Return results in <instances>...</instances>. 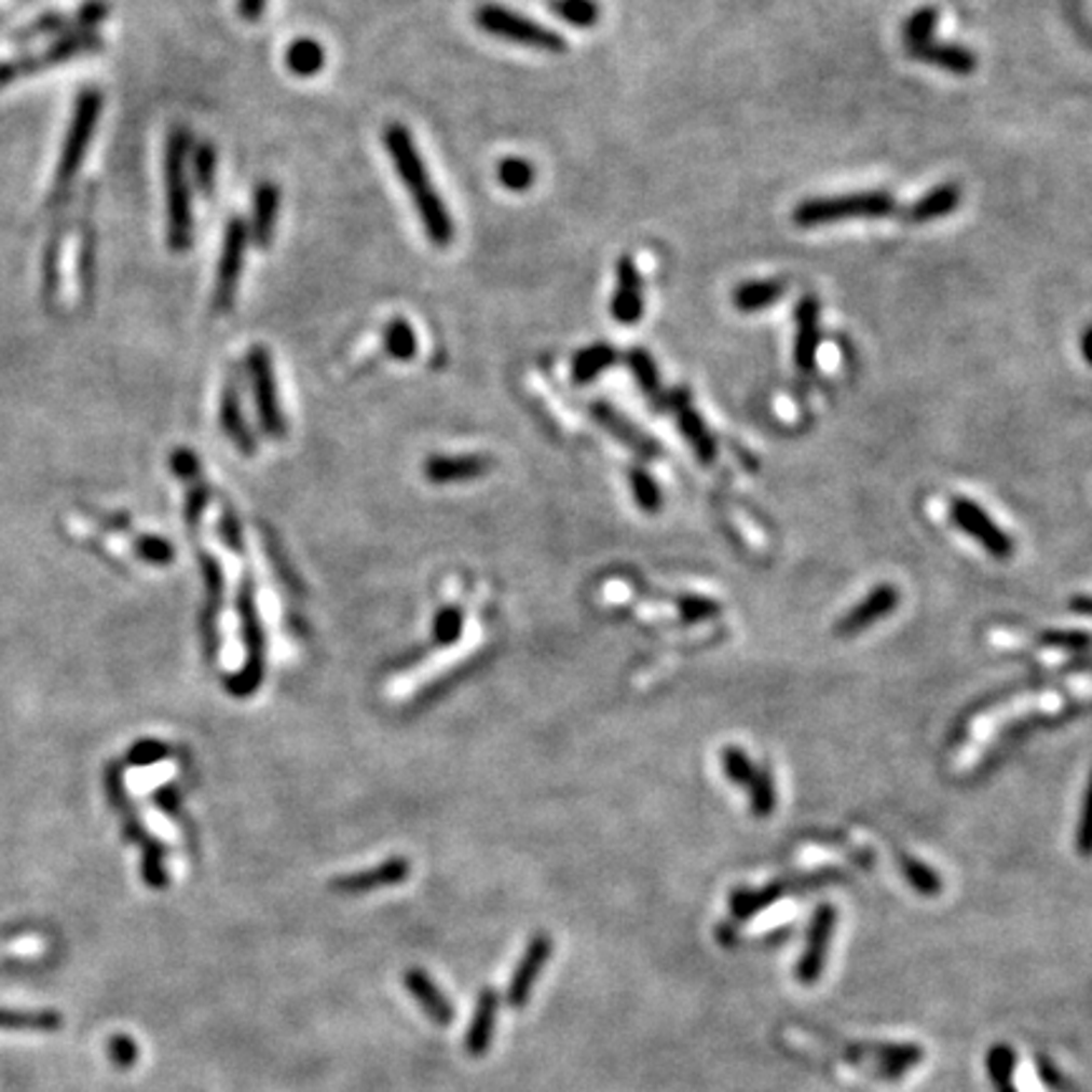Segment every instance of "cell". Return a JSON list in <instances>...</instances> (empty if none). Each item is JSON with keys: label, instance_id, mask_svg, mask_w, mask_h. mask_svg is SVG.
<instances>
[{"label": "cell", "instance_id": "cell-1", "mask_svg": "<svg viewBox=\"0 0 1092 1092\" xmlns=\"http://www.w3.org/2000/svg\"><path fill=\"white\" fill-rule=\"evenodd\" d=\"M382 145L393 160L395 173L400 177L402 188L408 190L412 208H415L420 223H423V231L427 238H431L433 246L448 248L453 243L455 226L453 216H450L446 201H442L438 190L433 186V177L427 173V165L423 154L418 152L415 139H412L410 129L400 122H390L385 129H382Z\"/></svg>", "mask_w": 1092, "mask_h": 1092}, {"label": "cell", "instance_id": "cell-2", "mask_svg": "<svg viewBox=\"0 0 1092 1092\" xmlns=\"http://www.w3.org/2000/svg\"><path fill=\"white\" fill-rule=\"evenodd\" d=\"M188 147L190 132L173 129L165 150V188H167V243L175 254H186L193 243V205H190L188 182Z\"/></svg>", "mask_w": 1092, "mask_h": 1092}, {"label": "cell", "instance_id": "cell-3", "mask_svg": "<svg viewBox=\"0 0 1092 1092\" xmlns=\"http://www.w3.org/2000/svg\"><path fill=\"white\" fill-rule=\"evenodd\" d=\"M896 213H900L898 201L888 190H858V193L802 201L794 208L792 220L800 228H819L840 223V220L888 218Z\"/></svg>", "mask_w": 1092, "mask_h": 1092}, {"label": "cell", "instance_id": "cell-4", "mask_svg": "<svg viewBox=\"0 0 1092 1092\" xmlns=\"http://www.w3.org/2000/svg\"><path fill=\"white\" fill-rule=\"evenodd\" d=\"M476 26L493 39L516 43V46L546 51V54H564L567 41L555 28L538 24V21L523 16V13L506 9L499 3H483L474 13Z\"/></svg>", "mask_w": 1092, "mask_h": 1092}, {"label": "cell", "instance_id": "cell-5", "mask_svg": "<svg viewBox=\"0 0 1092 1092\" xmlns=\"http://www.w3.org/2000/svg\"><path fill=\"white\" fill-rule=\"evenodd\" d=\"M238 615H241V634L243 643L248 647V660L246 668L241 670L238 675L228 681V691L233 696H250L258 688L263 678V627L261 619H258L256 612V600H254V585L246 577L241 582V595H238Z\"/></svg>", "mask_w": 1092, "mask_h": 1092}, {"label": "cell", "instance_id": "cell-6", "mask_svg": "<svg viewBox=\"0 0 1092 1092\" xmlns=\"http://www.w3.org/2000/svg\"><path fill=\"white\" fill-rule=\"evenodd\" d=\"M248 223L243 218H231L223 233V248H220V261L216 273V291H213V306L216 312H231L235 294H238L243 263H246L248 250Z\"/></svg>", "mask_w": 1092, "mask_h": 1092}, {"label": "cell", "instance_id": "cell-7", "mask_svg": "<svg viewBox=\"0 0 1092 1092\" xmlns=\"http://www.w3.org/2000/svg\"><path fill=\"white\" fill-rule=\"evenodd\" d=\"M246 365L250 374V387H254L256 412L258 420H261V431L269 438H284L286 415L282 412V405H278V390L276 378H273V361L269 350L265 346H254L248 352Z\"/></svg>", "mask_w": 1092, "mask_h": 1092}, {"label": "cell", "instance_id": "cell-8", "mask_svg": "<svg viewBox=\"0 0 1092 1092\" xmlns=\"http://www.w3.org/2000/svg\"><path fill=\"white\" fill-rule=\"evenodd\" d=\"M101 112V97L97 92H84L77 101V109H73V120L69 127V135H66V145L62 152V160H58L56 169V186L64 188L69 186L71 177L77 175V169L84 160L88 139H92L94 124H97V117Z\"/></svg>", "mask_w": 1092, "mask_h": 1092}, {"label": "cell", "instance_id": "cell-9", "mask_svg": "<svg viewBox=\"0 0 1092 1092\" xmlns=\"http://www.w3.org/2000/svg\"><path fill=\"white\" fill-rule=\"evenodd\" d=\"M951 519H954V523L964 531V534L977 538L981 549H984L988 557L1009 559L1014 555L1012 536L1005 534L999 523H996L977 501L961 496L951 501Z\"/></svg>", "mask_w": 1092, "mask_h": 1092}, {"label": "cell", "instance_id": "cell-10", "mask_svg": "<svg viewBox=\"0 0 1092 1092\" xmlns=\"http://www.w3.org/2000/svg\"><path fill=\"white\" fill-rule=\"evenodd\" d=\"M551 948H555V943H551V939L546 933H536L534 939L529 941V946H527V951H523L521 961L516 964V971H514L511 981H508V988H506L508 1007L521 1009V1007L529 1005L531 992H534V984H536L538 973H542L544 966L549 964Z\"/></svg>", "mask_w": 1092, "mask_h": 1092}, {"label": "cell", "instance_id": "cell-11", "mask_svg": "<svg viewBox=\"0 0 1092 1092\" xmlns=\"http://www.w3.org/2000/svg\"><path fill=\"white\" fill-rule=\"evenodd\" d=\"M663 410L673 412L675 420H678V427H681L685 440H688L693 450H696L698 459L704 463H713L715 453H719V448H715V438L711 435V431H708L704 418L693 410L688 390L675 387V390H670V393H666Z\"/></svg>", "mask_w": 1092, "mask_h": 1092}, {"label": "cell", "instance_id": "cell-12", "mask_svg": "<svg viewBox=\"0 0 1092 1092\" xmlns=\"http://www.w3.org/2000/svg\"><path fill=\"white\" fill-rule=\"evenodd\" d=\"M898 602L900 592L896 585H877L873 592L862 597L847 615H843V619H840L835 627V634H840V638H855V634L870 630V627L881 623L883 617L892 615Z\"/></svg>", "mask_w": 1092, "mask_h": 1092}, {"label": "cell", "instance_id": "cell-13", "mask_svg": "<svg viewBox=\"0 0 1092 1092\" xmlns=\"http://www.w3.org/2000/svg\"><path fill=\"white\" fill-rule=\"evenodd\" d=\"M610 312L623 327H632L643 319L645 297H643V276L632 256H623L617 261V289L612 294Z\"/></svg>", "mask_w": 1092, "mask_h": 1092}, {"label": "cell", "instance_id": "cell-14", "mask_svg": "<svg viewBox=\"0 0 1092 1092\" xmlns=\"http://www.w3.org/2000/svg\"><path fill=\"white\" fill-rule=\"evenodd\" d=\"M796 335H794V365L802 374L815 372V361L822 342V329H819V299L807 297L800 299L794 312Z\"/></svg>", "mask_w": 1092, "mask_h": 1092}, {"label": "cell", "instance_id": "cell-15", "mask_svg": "<svg viewBox=\"0 0 1092 1092\" xmlns=\"http://www.w3.org/2000/svg\"><path fill=\"white\" fill-rule=\"evenodd\" d=\"M410 877V862L405 858H390L372 870H361V873L342 875L337 881H331V890L342 892V896H361V892H372L378 888H390V885H400Z\"/></svg>", "mask_w": 1092, "mask_h": 1092}, {"label": "cell", "instance_id": "cell-16", "mask_svg": "<svg viewBox=\"0 0 1092 1092\" xmlns=\"http://www.w3.org/2000/svg\"><path fill=\"white\" fill-rule=\"evenodd\" d=\"M405 988H408L412 999L418 1001V1007L423 1009V1014L438 1027H448L455 1020V1009L450 1005V999L440 992V986L427 977L423 969H408L405 971Z\"/></svg>", "mask_w": 1092, "mask_h": 1092}, {"label": "cell", "instance_id": "cell-17", "mask_svg": "<svg viewBox=\"0 0 1092 1092\" xmlns=\"http://www.w3.org/2000/svg\"><path fill=\"white\" fill-rule=\"evenodd\" d=\"M493 461L489 455L466 453V455H433L425 461L423 474L431 483H455L474 481L491 470Z\"/></svg>", "mask_w": 1092, "mask_h": 1092}, {"label": "cell", "instance_id": "cell-18", "mask_svg": "<svg viewBox=\"0 0 1092 1092\" xmlns=\"http://www.w3.org/2000/svg\"><path fill=\"white\" fill-rule=\"evenodd\" d=\"M589 412H592V418L604 427V431H608L610 435H615L619 442H625V446L634 450L638 455H643V459H658L660 455L658 442H655L653 438H647L645 433H640L638 427H634L627 418L619 415L612 405L597 400V402L589 405Z\"/></svg>", "mask_w": 1092, "mask_h": 1092}, {"label": "cell", "instance_id": "cell-19", "mask_svg": "<svg viewBox=\"0 0 1092 1092\" xmlns=\"http://www.w3.org/2000/svg\"><path fill=\"white\" fill-rule=\"evenodd\" d=\"M278 208H282V190H278L276 182L265 180L256 188L254 195V210H250V223H248V235L258 248H269L273 241V233H276V220H278Z\"/></svg>", "mask_w": 1092, "mask_h": 1092}, {"label": "cell", "instance_id": "cell-20", "mask_svg": "<svg viewBox=\"0 0 1092 1092\" xmlns=\"http://www.w3.org/2000/svg\"><path fill=\"white\" fill-rule=\"evenodd\" d=\"M496 1016H499V992L496 988L486 986L483 992L478 994L474 1020H470L466 1042H463L470 1057H486V1052L491 1050L493 1032H496Z\"/></svg>", "mask_w": 1092, "mask_h": 1092}, {"label": "cell", "instance_id": "cell-21", "mask_svg": "<svg viewBox=\"0 0 1092 1092\" xmlns=\"http://www.w3.org/2000/svg\"><path fill=\"white\" fill-rule=\"evenodd\" d=\"M958 203H961V188L954 186V182H946V186L928 190L924 197H918L916 203L907 205L905 210H900V218H903L907 226H926L939 218L951 216V213L958 208Z\"/></svg>", "mask_w": 1092, "mask_h": 1092}, {"label": "cell", "instance_id": "cell-22", "mask_svg": "<svg viewBox=\"0 0 1092 1092\" xmlns=\"http://www.w3.org/2000/svg\"><path fill=\"white\" fill-rule=\"evenodd\" d=\"M835 875H837L835 870H822V873L796 877V881H781L777 885H772V888H764V890H759V892L741 890V892H736V896L732 898L734 913L739 918H749L751 913L762 911V907L766 903H772V900H777L781 896H787V892H792V888H807V885H822V883L832 881V877H835Z\"/></svg>", "mask_w": 1092, "mask_h": 1092}, {"label": "cell", "instance_id": "cell-23", "mask_svg": "<svg viewBox=\"0 0 1092 1092\" xmlns=\"http://www.w3.org/2000/svg\"><path fill=\"white\" fill-rule=\"evenodd\" d=\"M916 62L939 66L943 71L951 73H971L977 69V54L964 46H956V43H939L936 39L920 43V46L907 49Z\"/></svg>", "mask_w": 1092, "mask_h": 1092}, {"label": "cell", "instance_id": "cell-24", "mask_svg": "<svg viewBox=\"0 0 1092 1092\" xmlns=\"http://www.w3.org/2000/svg\"><path fill=\"white\" fill-rule=\"evenodd\" d=\"M220 427H223V433L233 440V446L238 448L241 453L246 455L256 453V438L254 433H250V427L246 425L238 390L233 385H228L223 397H220Z\"/></svg>", "mask_w": 1092, "mask_h": 1092}, {"label": "cell", "instance_id": "cell-25", "mask_svg": "<svg viewBox=\"0 0 1092 1092\" xmlns=\"http://www.w3.org/2000/svg\"><path fill=\"white\" fill-rule=\"evenodd\" d=\"M625 361L630 367L634 382L643 390V395L653 402L655 410H663V402H666V393L660 387V372L658 365H655L653 354L643 350V346H632V350L625 352Z\"/></svg>", "mask_w": 1092, "mask_h": 1092}, {"label": "cell", "instance_id": "cell-26", "mask_svg": "<svg viewBox=\"0 0 1092 1092\" xmlns=\"http://www.w3.org/2000/svg\"><path fill=\"white\" fill-rule=\"evenodd\" d=\"M787 294L784 278H762V282H747L734 291V304L743 314L762 312L777 304Z\"/></svg>", "mask_w": 1092, "mask_h": 1092}, {"label": "cell", "instance_id": "cell-27", "mask_svg": "<svg viewBox=\"0 0 1092 1092\" xmlns=\"http://www.w3.org/2000/svg\"><path fill=\"white\" fill-rule=\"evenodd\" d=\"M617 357V350L608 342H595L592 346H585L572 361V382L574 385H587V382L600 378L604 370H610Z\"/></svg>", "mask_w": 1092, "mask_h": 1092}, {"label": "cell", "instance_id": "cell-28", "mask_svg": "<svg viewBox=\"0 0 1092 1092\" xmlns=\"http://www.w3.org/2000/svg\"><path fill=\"white\" fill-rule=\"evenodd\" d=\"M324 64H327V51L319 41L309 39V36H301L286 49V66L297 77H314L324 69Z\"/></svg>", "mask_w": 1092, "mask_h": 1092}, {"label": "cell", "instance_id": "cell-29", "mask_svg": "<svg viewBox=\"0 0 1092 1092\" xmlns=\"http://www.w3.org/2000/svg\"><path fill=\"white\" fill-rule=\"evenodd\" d=\"M832 926H835V907L819 905L817 913H815V920H811V926H809L807 956H804V969H811V973H815L819 961H822L824 946H828V941L832 936Z\"/></svg>", "mask_w": 1092, "mask_h": 1092}, {"label": "cell", "instance_id": "cell-30", "mask_svg": "<svg viewBox=\"0 0 1092 1092\" xmlns=\"http://www.w3.org/2000/svg\"><path fill=\"white\" fill-rule=\"evenodd\" d=\"M382 346H385V352L393 359L405 361V359L415 357L418 337H415V331H412L410 322L400 319V316L390 319L385 324V329H382Z\"/></svg>", "mask_w": 1092, "mask_h": 1092}, {"label": "cell", "instance_id": "cell-31", "mask_svg": "<svg viewBox=\"0 0 1092 1092\" xmlns=\"http://www.w3.org/2000/svg\"><path fill=\"white\" fill-rule=\"evenodd\" d=\"M747 794H749L751 811H754V817H759V819L772 817L774 807H777V784H774V774H772L769 766H756V774H754V779L749 781Z\"/></svg>", "mask_w": 1092, "mask_h": 1092}, {"label": "cell", "instance_id": "cell-32", "mask_svg": "<svg viewBox=\"0 0 1092 1092\" xmlns=\"http://www.w3.org/2000/svg\"><path fill=\"white\" fill-rule=\"evenodd\" d=\"M549 11L574 28H595L602 16L597 0H549Z\"/></svg>", "mask_w": 1092, "mask_h": 1092}, {"label": "cell", "instance_id": "cell-33", "mask_svg": "<svg viewBox=\"0 0 1092 1092\" xmlns=\"http://www.w3.org/2000/svg\"><path fill=\"white\" fill-rule=\"evenodd\" d=\"M64 1024L62 1016L51 1009L43 1012H18V1009H0V1029H28V1032H54Z\"/></svg>", "mask_w": 1092, "mask_h": 1092}, {"label": "cell", "instance_id": "cell-34", "mask_svg": "<svg viewBox=\"0 0 1092 1092\" xmlns=\"http://www.w3.org/2000/svg\"><path fill=\"white\" fill-rule=\"evenodd\" d=\"M496 177H499L501 186H504L506 190H511V193H527V190L534 186L536 169L529 160L511 154V158H504L499 162Z\"/></svg>", "mask_w": 1092, "mask_h": 1092}, {"label": "cell", "instance_id": "cell-35", "mask_svg": "<svg viewBox=\"0 0 1092 1092\" xmlns=\"http://www.w3.org/2000/svg\"><path fill=\"white\" fill-rule=\"evenodd\" d=\"M721 769L726 774L728 781L747 789L749 781L754 779L756 764L751 762V756L741 747H723L721 751Z\"/></svg>", "mask_w": 1092, "mask_h": 1092}, {"label": "cell", "instance_id": "cell-36", "mask_svg": "<svg viewBox=\"0 0 1092 1092\" xmlns=\"http://www.w3.org/2000/svg\"><path fill=\"white\" fill-rule=\"evenodd\" d=\"M936 28H939V11L936 9H920L913 13L911 18L903 24V41L905 49L920 46V43L931 41Z\"/></svg>", "mask_w": 1092, "mask_h": 1092}, {"label": "cell", "instance_id": "cell-37", "mask_svg": "<svg viewBox=\"0 0 1092 1092\" xmlns=\"http://www.w3.org/2000/svg\"><path fill=\"white\" fill-rule=\"evenodd\" d=\"M1037 643L1050 651L1084 653L1092 647V634L1082 630H1045L1037 634Z\"/></svg>", "mask_w": 1092, "mask_h": 1092}, {"label": "cell", "instance_id": "cell-38", "mask_svg": "<svg viewBox=\"0 0 1092 1092\" xmlns=\"http://www.w3.org/2000/svg\"><path fill=\"white\" fill-rule=\"evenodd\" d=\"M630 483H632V496L638 501V506L647 514H658L663 504V493L655 483V478L643 468L630 470Z\"/></svg>", "mask_w": 1092, "mask_h": 1092}, {"label": "cell", "instance_id": "cell-39", "mask_svg": "<svg viewBox=\"0 0 1092 1092\" xmlns=\"http://www.w3.org/2000/svg\"><path fill=\"white\" fill-rule=\"evenodd\" d=\"M461 634H463V610L455 608V604H448V608H442L438 615H435L433 623L435 643L448 647L453 645Z\"/></svg>", "mask_w": 1092, "mask_h": 1092}, {"label": "cell", "instance_id": "cell-40", "mask_svg": "<svg viewBox=\"0 0 1092 1092\" xmlns=\"http://www.w3.org/2000/svg\"><path fill=\"white\" fill-rule=\"evenodd\" d=\"M193 169H195L197 188H201L205 195H213V188H216V173H218L216 147H213L210 142L197 145L195 158H193Z\"/></svg>", "mask_w": 1092, "mask_h": 1092}, {"label": "cell", "instance_id": "cell-41", "mask_svg": "<svg viewBox=\"0 0 1092 1092\" xmlns=\"http://www.w3.org/2000/svg\"><path fill=\"white\" fill-rule=\"evenodd\" d=\"M903 875L911 881L913 888H916L918 892H924V896H936V892L941 890V877L933 873L931 868L924 865V862L913 860V858H903Z\"/></svg>", "mask_w": 1092, "mask_h": 1092}, {"label": "cell", "instance_id": "cell-42", "mask_svg": "<svg viewBox=\"0 0 1092 1092\" xmlns=\"http://www.w3.org/2000/svg\"><path fill=\"white\" fill-rule=\"evenodd\" d=\"M1075 843H1077V852H1080L1082 858H1092V772L1088 777V787H1084L1082 811H1080V822H1077Z\"/></svg>", "mask_w": 1092, "mask_h": 1092}, {"label": "cell", "instance_id": "cell-43", "mask_svg": "<svg viewBox=\"0 0 1092 1092\" xmlns=\"http://www.w3.org/2000/svg\"><path fill=\"white\" fill-rule=\"evenodd\" d=\"M97 46H99V41L94 39V36H88V33L73 36V39H69V41H56L54 46H51V49L46 51V56H43V62L36 64V69H39V66L58 64V62H64V58H69L71 54H79V51L97 49Z\"/></svg>", "mask_w": 1092, "mask_h": 1092}, {"label": "cell", "instance_id": "cell-44", "mask_svg": "<svg viewBox=\"0 0 1092 1092\" xmlns=\"http://www.w3.org/2000/svg\"><path fill=\"white\" fill-rule=\"evenodd\" d=\"M678 612H681L683 623H698V619L715 617L721 612V604L715 600H708V597L688 595L678 600Z\"/></svg>", "mask_w": 1092, "mask_h": 1092}, {"label": "cell", "instance_id": "cell-45", "mask_svg": "<svg viewBox=\"0 0 1092 1092\" xmlns=\"http://www.w3.org/2000/svg\"><path fill=\"white\" fill-rule=\"evenodd\" d=\"M142 875L145 883L152 885V888H165L167 885V873H165V852H162L160 845H145V858H142Z\"/></svg>", "mask_w": 1092, "mask_h": 1092}, {"label": "cell", "instance_id": "cell-46", "mask_svg": "<svg viewBox=\"0 0 1092 1092\" xmlns=\"http://www.w3.org/2000/svg\"><path fill=\"white\" fill-rule=\"evenodd\" d=\"M135 551H137L139 557L147 559V562H152V564H167V562H173V557H175L173 544L165 542V538H160V536H142V538H137Z\"/></svg>", "mask_w": 1092, "mask_h": 1092}, {"label": "cell", "instance_id": "cell-47", "mask_svg": "<svg viewBox=\"0 0 1092 1092\" xmlns=\"http://www.w3.org/2000/svg\"><path fill=\"white\" fill-rule=\"evenodd\" d=\"M109 1057H112V1062L117 1067L127 1069L137 1062L139 1057V1050L137 1045L132 1042V1039L127 1035H117L109 1039Z\"/></svg>", "mask_w": 1092, "mask_h": 1092}, {"label": "cell", "instance_id": "cell-48", "mask_svg": "<svg viewBox=\"0 0 1092 1092\" xmlns=\"http://www.w3.org/2000/svg\"><path fill=\"white\" fill-rule=\"evenodd\" d=\"M169 466H173L175 476L182 478V481H193L201 474V463H197V455L188 448H177L169 459Z\"/></svg>", "mask_w": 1092, "mask_h": 1092}, {"label": "cell", "instance_id": "cell-49", "mask_svg": "<svg viewBox=\"0 0 1092 1092\" xmlns=\"http://www.w3.org/2000/svg\"><path fill=\"white\" fill-rule=\"evenodd\" d=\"M165 756H167L165 743H160V741H142V743H137L135 749H132L129 762L137 764V766H145V764L160 762V759H165Z\"/></svg>", "mask_w": 1092, "mask_h": 1092}, {"label": "cell", "instance_id": "cell-50", "mask_svg": "<svg viewBox=\"0 0 1092 1092\" xmlns=\"http://www.w3.org/2000/svg\"><path fill=\"white\" fill-rule=\"evenodd\" d=\"M205 504H208V489H205V483H195L193 489L188 491V506H186V519L193 529L205 511Z\"/></svg>", "mask_w": 1092, "mask_h": 1092}, {"label": "cell", "instance_id": "cell-51", "mask_svg": "<svg viewBox=\"0 0 1092 1092\" xmlns=\"http://www.w3.org/2000/svg\"><path fill=\"white\" fill-rule=\"evenodd\" d=\"M220 534L226 536L228 546H231L233 551H241V531H238V523H235V519L231 514H226L223 519H220Z\"/></svg>", "mask_w": 1092, "mask_h": 1092}, {"label": "cell", "instance_id": "cell-52", "mask_svg": "<svg viewBox=\"0 0 1092 1092\" xmlns=\"http://www.w3.org/2000/svg\"><path fill=\"white\" fill-rule=\"evenodd\" d=\"M269 0H238V13L246 21H258L265 13Z\"/></svg>", "mask_w": 1092, "mask_h": 1092}, {"label": "cell", "instance_id": "cell-53", "mask_svg": "<svg viewBox=\"0 0 1092 1092\" xmlns=\"http://www.w3.org/2000/svg\"><path fill=\"white\" fill-rule=\"evenodd\" d=\"M1069 610L1077 612V615H1092V597L1090 595H1077L1069 600Z\"/></svg>", "mask_w": 1092, "mask_h": 1092}, {"label": "cell", "instance_id": "cell-54", "mask_svg": "<svg viewBox=\"0 0 1092 1092\" xmlns=\"http://www.w3.org/2000/svg\"><path fill=\"white\" fill-rule=\"evenodd\" d=\"M1080 350H1082V357H1084V361H1088V365L1092 367V327H1090V329H1084L1082 342H1080Z\"/></svg>", "mask_w": 1092, "mask_h": 1092}, {"label": "cell", "instance_id": "cell-55", "mask_svg": "<svg viewBox=\"0 0 1092 1092\" xmlns=\"http://www.w3.org/2000/svg\"><path fill=\"white\" fill-rule=\"evenodd\" d=\"M16 66H9V64H0V86H5L9 81L16 77Z\"/></svg>", "mask_w": 1092, "mask_h": 1092}]
</instances>
